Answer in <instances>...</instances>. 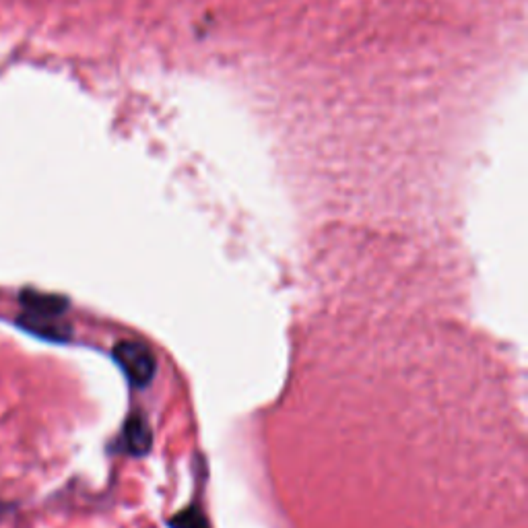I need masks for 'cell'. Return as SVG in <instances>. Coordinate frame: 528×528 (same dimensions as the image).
<instances>
[{
    "label": "cell",
    "instance_id": "1",
    "mask_svg": "<svg viewBox=\"0 0 528 528\" xmlns=\"http://www.w3.org/2000/svg\"><path fill=\"white\" fill-rule=\"evenodd\" d=\"M114 361L128 378V382L137 388H145L157 370V359L153 351L141 341H120L114 347Z\"/></svg>",
    "mask_w": 528,
    "mask_h": 528
},
{
    "label": "cell",
    "instance_id": "2",
    "mask_svg": "<svg viewBox=\"0 0 528 528\" xmlns=\"http://www.w3.org/2000/svg\"><path fill=\"white\" fill-rule=\"evenodd\" d=\"M122 440H124V448L135 454V456H143L151 450V427L145 419V415L141 413H135L130 415L126 425H124V434H122Z\"/></svg>",
    "mask_w": 528,
    "mask_h": 528
},
{
    "label": "cell",
    "instance_id": "3",
    "mask_svg": "<svg viewBox=\"0 0 528 528\" xmlns=\"http://www.w3.org/2000/svg\"><path fill=\"white\" fill-rule=\"evenodd\" d=\"M21 302L31 314H38V316H58L66 308V302L62 300V297L42 295L36 291H23Z\"/></svg>",
    "mask_w": 528,
    "mask_h": 528
},
{
    "label": "cell",
    "instance_id": "4",
    "mask_svg": "<svg viewBox=\"0 0 528 528\" xmlns=\"http://www.w3.org/2000/svg\"><path fill=\"white\" fill-rule=\"evenodd\" d=\"M174 528H207L205 526V520L203 518H198L196 512H184L182 516H178L174 520Z\"/></svg>",
    "mask_w": 528,
    "mask_h": 528
}]
</instances>
